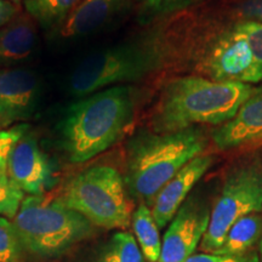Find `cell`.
<instances>
[{"mask_svg":"<svg viewBox=\"0 0 262 262\" xmlns=\"http://www.w3.org/2000/svg\"><path fill=\"white\" fill-rule=\"evenodd\" d=\"M136 110L129 85L108 88L74 103L58 125L62 148L72 163H85L103 153L125 135Z\"/></svg>","mask_w":262,"mask_h":262,"instance_id":"6da1fadb","label":"cell"},{"mask_svg":"<svg viewBox=\"0 0 262 262\" xmlns=\"http://www.w3.org/2000/svg\"><path fill=\"white\" fill-rule=\"evenodd\" d=\"M6 175V159L0 158V178H4Z\"/></svg>","mask_w":262,"mask_h":262,"instance_id":"4316f807","label":"cell"},{"mask_svg":"<svg viewBox=\"0 0 262 262\" xmlns=\"http://www.w3.org/2000/svg\"><path fill=\"white\" fill-rule=\"evenodd\" d=\"M37 44L35 22L29 15H16L0 28V70L15 68L31 57Z\"/></svg>","mask_w":262,"mask_h":262,"instance_id":"9a60e30c","label":"cell"},{"mask_svg":"<svg viewBox=\"0 0 262 262\" xmlns=\"http://www.w3.org/2000/svg\"><path fill=\"white\" fill-rule=\"evenodd\" d=\"M205 67L216 81L248 85L262 81V66L255 60L243 35L234 29L216 40L206 57Z\"/></svg>","mask_w":262,"mask_h":262,"instance_id":"9c48e42d","label":"cell"},{"mask_svg":"<svg viewBox=\"0 0 262 262\" xmlns=\"http://www.w3.org/2000/svg\"><path fill=\"white\" fill-rule=\"evenodd\" d=\"M12 222L26 250L41 257L63 254L90 237L95 227L60 198L44 194L26 196Z\"/></svg>","mask_w":262,"mask_h":262,"instance_id":"277c9868","label":"cell"},{"mask_svg":"<svg viewBox=\"0 0 262 262\" xmlns=\"http://www.w3.org/2000/svg\"><path fill=\"white\" fill-rule=\"evenodd\" d=\"M95 262H145V257L134 234L122 231L111 237Z\"/></svg>","mask_w":262,"mask_h":262,"instance_id":"d6986e66","label":"cell"},{"mask_svg":"<svg viewBox=\"0 0 262 262\" xmlns=\"http://www.w3.org/2000/svg\"><path fill=\"white\" fill-rule=\"evenodd\" d=\"M18 15L17 5L9 0H0V28Z\"/></svg>","mask_w":262,"mask_h":262,"instance_id":"484cf974","label":"cell"},{"mask_svg":"<svg viewBox=\"0 0 262 262\" xmlns=\"http://www.w3.org/2000/svg\"><path fill=\"white\" fill-rule=\"evenodd\" d=\"M149 16H168L189 8L199 0H134Z\"/></svg>","mask_w":262,"mask_h":262,"instance_id":"7402d4cb","label":"cell"},{"mask_svg":"<svg viewBox=\"0 0 262 262\" xmlns=\"http://www.w3.org/2000/svg\"><path fill=\"white\" fill-rule=\"evenodd\" d=\"M212 140L221 150L262 140V86L255 88L231 120L212 131Z\"/></svg>","mask_w":262,"mask_h":262,"instance_id":"5bb4252c","label":"cell"},{"mask_svg":"<svg viewBox=\"0 0 262 262\" xmlns=\"http://www.w3.org/2000/svg\"><path fill=\"white\" fill-rule=\"evenodd\" d=\"M131 225L134 237L141 249L143 257L148 262H159L162 254V239L159 227L153 217L149 206L140 204L133 212Z\"/></svg>","mask_w":262,"mask_h":262,"instance_id":"e0dca14e","label":"cell"},{"mask_svg":"<svg viewBox=\"0 0 262 262\" xmlns=\"http://www.w3.org/2000/svg\"><path fill=\"white\" fill-rule=\"evenodd\" d=\"M262 235L260 212L244 216L229 228L224 243L215 251L217 255H242L253 250Z\"/></svg>","mask_w":262,"mask_h":262,"instance_id":"2e32d148","label":"cell"},{"mask_svg":"<svg viewBox=\"0 0 262 262\" xmlns=\"http://www.w3.org/2000/svg\"><path fill=\"white\" fill-rule=\"evenodd\" d=\"M134 0H81L58 28L64 39H77L103 29L126 14Z\"/></svg>","mask_w":262,"mask_h":262,"instance_id":"4fadbf2b","label":"cell"},{"mask_svg":"<svg viewBox=\"0 0 262 262\" xmlns=\"http://www.w3.org/2000/svg\"><path fill=\"white\" fill-rule=\"evenodd\" d=\"M9 2H11V3H14L15 5H18V4H21V3H25L26 0H9Z\"/></svg>","mask_w":262,"mask_h":262,"instance_id":"83f0119b","label":"cell"},{"mask_svg":"<svg viewBox=\"0 0 262 262\" xmlns=\"http://www.w3.org/2000/svg\"><path fill=\"white\" fill-rule=\"evenodd\" d=\"M241 10L245 18L262 22V0H247Z\"/></svg>","mask_w":262,"mask_h":262,"instance_id":"d4e9b609","label":"cell"},{"mask_svg":"<svg viewBox=\"0 0 262 262\" xmlns=\"http://www.w3.org/2000/svg\"><path fill=\"white\" fill-rule=\"evenodd\" d=\"M214 158L201 155L193 158L158 192L150 206L153 217L162 229L178 214L195 183L211 168Z\"/></svg>","mask_w":262,"mask_h":262,"instance_id":"7c38bea8","label":"cell"},{"mask_svg":"<svg viewBox=\"0 0 262 262\" xmlns=\"http://www.w3.org/2000/svg\"><path fill=\"white\" fill-rule=\"evenodd\" d=\"M6 175L24 193L41 195L52 183V169L33 134L26 133L9 153Z\"/></svg>","mask_w":262,"mask_h":262,"instance_id":"30bf717a","label":"cell"},{"mask_svg":"<svg viewBox=\"0 0 262 262\" xmlns=\"http://www.w3.org/2000/svg\"><path fill=\"white\" fill-rule=\"evenodd\" d=\"M206 146L205 133L196 126L169 134L136 133L126 145L124 176L131 198L150 208L160 189Z\"/></svg>","mask_w":262,"mask_h":262,"instance_id":"3957f363","label":"cell"},{"mask_svg":"<svg viewBox=\"0 0 262 262\" xmlns=\"http://www.w3.org/2000/svg\"><path fill=\"white\" fill-rule=\"evenodd\" d=\"M24 249L14 222L0 216V262H24Z\"/></svg>","mask_w":262,"mask_h":262,"instance_id":"ffe728a7","label":"cell"},{"mask_svg":"<svg viewBox=\"0 0 262 262\" xmlns=\"http://www.w3.org/2000/svg\"><path fill=\"white\" fill-rule=\"evenodd\" d=\"M262 210V160L251 158L228 172L224 187L210 211V220L199 249L214 254L238 220Z\"/></svg>","mask_w":262,"mask_h":262,"instance_id":"52a82bcc","label":"cell"},{"mask_svg":"<svg viewBox=\"0 0 262 262\" xmlns=\"http://www.w3.org/2000/svg\"><path fill=\"white\" fill-rule=\"evenodd\" d=\"M255 88L248 84L182 77L164 86L150 116V129L169 134L195 124L227 123Z\"/></svg>","mask_w":262,"mask_h":262,"instance_id":"7a4b0ae2","label":"cell"},{"mask_svg":"<svg viewBox=\"0 0 262 262\" xmlns=\"http://www.w3.org/2000/svg\"><path fill=\"white\" fill-rule=\"evenodd\" d=\"M24 199L25 193L8 176L0 178V216L14 219Z\"/></svg>","mask_w":262,"mask_h":262,"instance_id":"44dd1931","label":"cell"},{"mask_svg":"<svg viewBox=\"0 0 262 262\" xmlns=\"http://www.w3.org/2000/svg\"><path fill=\"white\" fill-rule=\"evenodd\" d=\"M186 262H260L257 253L254 250L242 255H217V254H194Z\"/></svg>","mask_w":262,"mask_h":262,"instance_id":"cb8c5ba5","label":"cell"},{"mask_svg":"<svg viewBox=\"0 0 262 262\" xmlns=\"http://www.w3.org/2000/svg\"><path fill=\"white\" fill-rule=\"evenodd\" d=\"M210 220L204 199L189 196L173 216L162 241L159 262H186L201 245Z\"/></svg>","mask_w":262,"mask_h":262,"instance_id":"ba28073f","label":"cell"},{"mask_svg":"<svg viewBox=\"0 0 262 262\" xmlns=\"http://www.w3.org/2000/svg\"><path fill=\"white\" fill-rule=\"evenodd\" d=\"M258 257H260V262H262V235H261V244H260V255H258Z\"/></svg>","mask_w":262,"mask_h":262,"instance_id":"f546056e","label":"cell"},{"mask_svg":"<svg viewBox=\"0 0 262 262\" xmlns=\"http://www.w3.org/2000/svg\"><path fill=\"white\" fill-rule=\"evenodd\" d=\"M60 199L95 227L124 229L131 224L133 202L122 173L111 165H95L74 176Z\"/></svg>","mask_w":262,"mask_h":262,"instance_id":"8992f818","label":"cell"},{"mask_svg":"<svg viewBox=\"0 0 262 262\" xmlns=\"http://www.w3.org/2000/svg\"><path fill=\"white\" fill-rule=\"evenodd\" d=\"M40 97V81L26 68L0 70V119L6 125L34 114Z\"/></svg>","mask_w":262,"mask_h":262,"instance_id":"8fae6325","label":"cell"},{"mask_svg":"<svg viewBox=\"0 0 262 262\" xmlns=\"http://www.w3.org/2000/svg\"><path fill=\"white\" fill-rule=\"evenodd\" d=\"M5 127H8V125H6V124L3 122L2 119H0V131H2L3 129H5Z\"/></svg>","mask_w":262,"mask_h":262,"instance_id":"f1b7e54d","label":"cell"},{"mask_svg":"<svg viewBox=\"0 0 262 262\" xmlns=\"http://www.w3.org/2000/svg\"><path fill=\"white\" fill-rule=\"evenodd\" d=\"M233 29L243 35L255 60L262 66V22L247 19V21L238 22Z\"/></svg>","mask_w":262,"mask_h":262,"instance_id":"603a6c76","label":"cell"},{"mask_svg":"<svg viewBox=\"0 0 262 262\" xmlns=\"http://www.w3.org/2000/svg\"><path fill=\"white\" fill-rule=\"evenodd\" d=\"M163 55L153 42L114 45L83 58L70 77V91L84 97L108 88L141 80L162 66Z\"/></svg>","mask_w":262,"mask_h":262,"instance_id":"5b68a950","label":"cell"},{"mask_svg":"<svg viewBox=\"0 0 262 262\" xmlns=\"http://www.w3.org/2000/svg\"><path fill=\"white\" fill-rule=\"evenodd\" d=\"M81 0H26L27 14L45 29L60 28Z\"/></svg>","mask_w":262,"mask_h":262,"instance_id":"ac0fdd59","label":"cell"}]
</instances>
